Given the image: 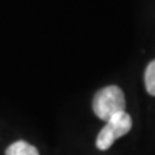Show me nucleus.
<instances>
[{
  "label": "nucleus",
  "mask_w": 155,
  "mask_h": 155,
  "mask_svg": "<svg viewBox=\"0 0 155 155\" xmlns=\"http://www.w3.org/2000/svg\"><path fill=\"white\" fill-rule=\"evenodd\" d=\"M145 87L149 94L155 96V60L150 62L145 71Z\"/></svg>",
  "instance_id": "nucleus-4"
},
{
  "label": "nucleus",
  "mask_w": 155,
  "mask_h": 155,
  "mask_svg": "<svg viewBox=\"0 0 155 155\" xmlns=\"http://www.w3.org/2000/svg\"><path fill=\"white\" fill-rule=\"evenodd\" d=\"M132 128V118L127 111L114 115L106 122L96 140V146L101 151L109 150L118 138L127 134Z\"/></svg>",
  "instance_id": "nucleus-2"
},
{
  "label": "nucleus",
  "mask_w": 155,
  "mask_h": 155,
  "mask_svg": "<svg viewBox=\"0 0 155 155\" xmlns=\"http://www.w3.org/2000/svg\"><path fill=\"white\" fill-rule=\"evenodd\" d=\"M5 155H39V151L34 145L21 140L9 145L5 150Z\"/></svg>",
  "instance_id": "nucleus-3"
},
{
  "label": "nucleus",
  "mask_w": 155,
  "mask_h": 155,
  "mask_svg": "<svg viewBox=\"0 0 155 155\" xmlns=\"http://www.w3.org/2000/svg\"><path fill=\"white\" fill-rule=\"evenodd\" d=\"M97 118L107 122L114 115L125 111V97L123 91L116 85H109L96 93L92 102Z\"/></svg>",
  "instance_id": "nucleus-1"
}]
</instances>
